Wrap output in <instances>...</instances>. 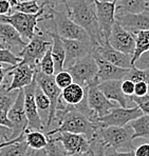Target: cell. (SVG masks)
Wrapping results in <instances>:
<instances>
[{
  "mask_svg": "<svg viewBox=\"0 0 149 156\" xmlns=\"http://www.w3.org/2000/svg\"><path fill=\"white\" fill-rule=\"evenodd\" d=\"M98 128L100 127L88 116L76 110L73 105H67L64 110L56 111L51 128L45 135L51 136L59 132L82 133L88 137L91 143L97 135Z\"/></svg>",
  "mask_w": 149,
  "mask_h": 156,
  "instance_id": "cell-1",
  "label": "cell"
},
{
  "mask_svg": "<svg viewBox=\"0 0 149 156\" xmlns=\"http://www.w3.org/2000/svg\"><path fill=\"white\" fill-rule=\"evenodd\" d=\"M66 11L73 21L86 30L92 45H100L104 42L93 0H68Z\"/></svg>",
  "mask_w": 149,
  "mask_h": 156,
  "instance_id": "cell-2",
  "label": "cell"
},
{
  "mask_svg": "<svg viewBox=\"0 0 149 156\" xmlns=\"http://www.w3.org/2000/svg\"><path fill=\"white\" fill-rule=\"evenodd\" d=\"M132 134L133 130L129 125L125 127H100L95 139H98L105 147H113L120 151L129 152L134 151V147L132 144Z\"/></svg>",
  "mask_w": 149,
  "mask_h": 156,
  "instance_id": "cell-3",
  "label": "cell"
},
{
  "mask_svg": "<svg viewBox=\"0 0 149 156\" xmlns=\"http://www.w3.org/2000/svg\"><path fill=\"white\" fill-rule=\"evenodd\" d=\"M52 39L45 30L39 29L36 32L35 36L27 41V45L18 53L21 57V62L27 63L34 69H37L40 59L45 53L51 48Z\"/></svg>",
  "mask_w": 149,
  "mask_h": 156,
  "instance_id": "cell-4",
  "label": "cell"
},
{
  "mask_svg": "<svg viewBox=\"0 0 149 156\" xmlns=\"http://www.w3.org/2000/svg\"><path fill=\"white\" fill-rule=\"evenodd\" d=\"M65 70L69 71L70 74L72 75L73 82H76L82 87H88L100 83L97 77L98 66L92 54L82 57Z\"/></svg>",
  "mask_w": 149,
  "mask_h": 156,
  "instance_id": "cell-5",
  "label": "cell"
},
{
  "mask_svg": "<svg viewBox=\"0 0 149 156\" xmlns=\"http://www.w3.org/2000/svg\"><path fill=\"white\" fill-rule=\"evenodd\" d=\"M53 20L55 24V32L61 38L67 39H76V40L90 42V36L87 31L81 26L74 22L69 17L67 11H58L53 9ZM92 44V43H91Z\"/></svg>",
  "mask_w": 149,
  "mask_h": 156,
  "instance_id": "cell-6",
  "label": "cell"
},
{
  "mask_svg": "<svg viewBox=\"0 0 149 156\" xmlns=\"http://www.w3.org/2000/svg\"><path fill=\"white\" fill-rule=\"evenodd\" d=\"M143 111L137 105L131 108L115 107L108 114L100 117H96L94 122L100 127H125L130 121L143 115Z\"/></svg>",
  "mask_w": 149,
  "mask_h": 156,
  "instance_id": "cell-7",
  "label": "cell"
},
{
  "mask_svg": "<svg viewBox=\"0 0 149 156\" xmlns=\"http://www.w3.org/2000/svg\"><path fill=\"white\" fill-rule=\"evenodd\" d=\"M35 81L41 88V90L45 92V95L49 97L50 101H51V111H50V116L49 119H48L47 127H45V133H47L51 128L55 114H56L57 105H58L59 98H60L61 95V89L55 82L54 75L45 74L38 69H36L35 71Z\"/></svg>",
  "mask_w": 149,
  "mask_h": 156,
  "instance_id": "cell-8",
  "label": "cell"
},
{
  "mask_svg": "<svg viewBox=\"0 0 149 156\" xmlns=\"http://www.w3.org/2000/svg\"><path fill=\"white\" fill-rule=\"evenodd\" d=\"M54 140L60 143L69 156L77 155L91 150V144L88 137L82 133L59 132L51 135Z\"/></svg>",
  "mask_w": 149,
  "mask_h": 156,
  "instance_id": "cell-9",
  "label": "cell"
},
{
  "mask_svg": "<svg viewBox=\"0 0 149 156\" xmlns=\"http://www.w3.org/2000/svg\"><path fill=\"white\" fill-rule=\"evenodd\" d=\"M9 120L12 125V139L20 136L27 128V118L24 111V92L20 89L15 101L8 111Z\"/></svg>",
  "mask_w": 149,
  "mask_h": 156,
  "instance_id": "cell-10",
  "label": "cell"
},
{
  "mask_svg": "<svg viewBox=\"0 0 149 156\" xmlns=\"http://www.w3.org/2000/svg\"><path fill=\"white\" fill-rule=\"evenodd\" d=\"M35 88L36 81L35 78L29 86L24 87V111L27 118V130H37L45 132V128L41 120L39 113H38L37 105L35 101Z\"/></svg>",
  "mask_w": 149,
  "mask_h": 156,
  "instance_id": "cell-11",
  "label": "cell"
},
{
  "mask_svg": "<svg viewBox=\"0 0 149 156\" xmlns=\"http://www.w3.org/2000/svg\"><path fill=\"white\" fill-rule=\"evenodd\" d=\"M95 4L98 27L105 41L108 40L113 24L115 23L116 2H104L93 0Z\"/></svg>",
  "mask_w": 149,
  "mask_h": 156,
  "instance_id": "cell-12",
  "label": "cell"
},
{
  "mask_svg": "<svg viewBox=\"0 0 149 156\" xmlns=\"http://www.w3.org/2000/svg\"><path fill=\"white\" fill-rule=\"evenodd\" d=\"M115 21L131 33L149 30V9L136 14L127 13L123 10L116 9Z\"/></svg>",
  "mask_w": 149,
  "mask_h": 156,
  "instance_id": "cell-13",
  "label": "cell"
},
{
  "mask_svg": "<svg viewBox=\"0 0 149 156\" xmlns=\"http://www.w3.org/2000/svg\"><path fill=\"white\" fill-rule=\"evenodd\" d=\"M108 41L110 44L118 51L129 54L131 56L133 55L134 49H136L134 34L128 31V30L124 29L118 23H116V21L112 27Z\"/></svg>",
  "mask_w": 149,
  "mask_h": 156,
  "instance_id": "cell-14",
  "label": "cell"
},
{
  "mask_svg": "<svg viewBox=\"0 0 149 156\" xmlns=\"http://www.w3.org/2000/svg\"><path fill=\"white\" fill-rule=\"evenodd\" d=\"M91 53H95L100 57H102L103 59H105L106 61H108V62L112 63L114 66L126 69H130L132 66L131 55L115 50L110 44L108 40L104 41L100 45H92Z\"/></svg>",
  "mask_w": 149,
  "mask_h": 156,
  "instance_id": "cell-15",
  "label": "cell"
},
{
  "mask_svg": "<svg viewBox=\"0 0 149 156\" xmlns=\"http://www.w3.org/2000/svg\"><path fill=\"white\" fill-rule=\"evenodd\" d=\"M35 71L36 69L24 62L12 66V69L8 72V75L11 78L10 83L6 87L8 91L20 90L32 83L35 78Z\"/></svg>",
  "mask_w": 149,
  "mask_h": 156,
  "instance_id": "cell-16",
  "label": "cell"
},
{
  "mask_svg": "<svg viewBox=\"0 0 149 156\" xmlns=\"http://www.w3.org/2000/svg\"><path fill=\"white\" fill-rule=\"evenodd\" d=\"M87 101L88 105L96 115V117L104 116L108 114L116 104L112 102L105 96V94L98 88V84L88 86L87 89Z\"/></svg>",
  "mask_w": 149,
  "mask_h": 156,
  "instance_id": "cell-17",
  "label": "cell"
},
{
  "mask_svg": "<svg viewBox=\"0 0 149 156\" xmlns=\"http://www.w3.org/2000/svg\"><path fill=\"white\" fill-rule=\"evenodd\" d=\"M63 42L66 50V59L64 69L69 68L82 57L91 54L92 44L90 42L67 38H63Z\"/></svg>",
  "mask_w": 149,
  "mask_h": 156,
  "instance_id": "cell-18",
  "label": "cell"
},
{
  "mask_svg": "<svg viewBox=\"0 0 149 156\" xmlns=\"http://www.w3.org/2000/svg\"><path fill=\"white\" fill-rule=\"evenodd\" d=\"M123 80H107L98 83L100 90L105 94L107 98L111 101H115L123 108H131L134 104L131 96L126 95L122 90Z\"/></svg>",
  "mask_w": 149,
  "mask_h": 156,
  "instance_id": "cell-19",
  "label": "cell"
},
{
  "mask_svg": "<svg viewBox=\"0 0 149 156\" xmlns=\"http://www.w3.org/2000/svg\"><path fill=\"white\" fill-rule=\"evenodd\" d=\"M0 42L3 48L18 55V53L27 45V41L21 37L19 32L12 24L0 22Z\"/></svg>",
  "mask_w": 149,
  "mask_h": 156,
  "instance_id": "cell-20",
  "label": "cell"
},
{
  "mask_svg": "<svg viewBox=\"0 0 149 156\" xmlns=\"http://www.w3.org/2000/svg\"><path fill=\"white\" fill-rule=\"evenodd\" d=\"M92 56L95 58L96 62L98 66V80L100 83L103 81H107V80H124L126 79L128 73H129L130 69L121 68V66H114L112 63L106 61L100 57L95 53H91Z\"/></svg>",
  "mask_w": 149,
  "mask_h": 156,
  "instance_id": "cell-21",
  "label": "cell"
},
{
  "mask_svg": "<svg viewBox=\"0 0 149 156\" xmlns=\"http://www.w3.org/2000/svg\"><path fill=\"white\" fill-rule=\"evenodd\" d=\"M50 37L52 39V45H51V52L52 57L54 60V66H55V74L64 70V65H65L66 59V50L65 45L63 42V38L56 33V32L45 30ZM54 74V75H55Z\"/></svg>",
  "mask_w": 149,
  "mask_h": 156,
  "instance_id": "cell-22",
  "label": "cell"
},
{
  "mask_svg": "<svg viewBox=\"0 0 149 156\" xmlns=\"http://www.w3.org/2000/svg\"><path fill=\"white\" fill-rule=\"evenodd\" d=\"M87 94V87H82L76 82H72L70 86L61 90L60 98L67 105H76L82 101Z\"/></svg>",
  "mask_w": 149,
  "mask_h": 156,
  "instance_id": "cell-23",
  "label": "cell"
},
{
  "mask_svg": "<svg viewBox=\"0 0 149 156\" xmlns=\"http://www.w3.org/2000/svg\"><path fill=\"white\" fill-rule=\"evenodd\" d=\"M24 133L12 139L9 144L0 148V156H27L30 148L24 139Z\"/></svg>",
  "mask_w": 149,
  "mask_h": 156,
  "instance_id": "cell-24",
  "label": "cell"
},
{
  "mask_svg": "<svg viewBox=\"0 0 149 156\" xmlns=\"http://www.w3.org/2000/svg\"><path fill=\"white\" fill-rule=\"evenodd\" d=\"M35 101L36 105H37L38 113H39V116L45 128L50 116V111H51V101H50L49 97L45 95V93L41 90V88L37 83H36L35 88Z\"/></svg>",
  "mask_w": 149,
  "mask_h": 156,
  "instance_id": "cell-25",
  "label": "cell"
},
{
  "mask_svg": "<svg viewBox=\"0 0 149 156\" xmlns=\"http://www.w3.org/2000/svg\"><path fill=\"white\" fill-rule=\"evenodd\" d=\"M128 125L133 130L132 140L137 138L149 139V115L143 114L142 116L130 121Z\"/></svg>",
  "mask_w": 149,
  "mask_h": 156,
  "instance_id": "cell-26",
  "label": "cell"
},
{
  "mask_svg": "<svg viewBox=\"0 0 149 156\" xmlns=\"http://www.w3.org/2000/svg\"><path fill=\"white\" fill-rule=\"evenodd\" d=\"M24 139L29 148L33 150H42V149H45L48 144V136L42 131L26 130Z\"/></svg>",
  "mask_w": 149,
  "mask_h": 156,
  "instance_id": "cell-27",
  "label": "cell"
},
{
  "mask_svg": "<svg viewBox=\"0 0 149 156\" xmlns=\"http://www.w3.org/2000/svg\"><path fill=\"white\" fill-rule=\"evenodd\" d=\"M134 38H136V49H134L133 55L131 57L132 66L137 60L140 56L143 53H145L149 50V30H144V31L136 32Z\"/></svg>",
  "mask_w": 149,
  "mask_h": 156,
  "instance_id": "cell-28",
  "label": "cell"
},
{
  "mask_svg": "<svg viewBox=\"0 0 149 156\" xmlns=\"http://www.w3.org/2000/svg\"><path fill=\"white\" fill-rule=\"evenodd\" d=\"M9 78H10V76L6 74L5 81L0 86V110H3V111L10 110V108L12 107L16 97H17L18 92H19V90L8 91L6 87L11 81V79L9 80Z\"/></svg>",
  "mask_w": 149,
  "mask_h": 156,
  "instance_id": "cell-29",
  "label": "cell"
},
{
  "mask_svg": "<svg viewBox=\"0 0 149 156\" xmlns=\"http://www.w3.org/2000/svg\"><path fill=\"white\" fill-rule=\"evenodd\" d=\"M116 9L132 14L141 13L148 10V0H118Z\"/></svg>",
  "mask_w": 149,
  "mask_h": 156,
  "instance_id": "cell-30",
  "label": "cell"
},
{
  "mask_svg": "<svg viewBox=\"0 0 149 156\" xmlns=\"http://www.w3.org/2000/svg\"><path fill=\"white\" fill-rule=\"evenodd\" d=\"M45 1L38 2V0H29V1H20L18 4L13 6L11 13L13 12H21L26 14H37L43 8Z\"/></svg>",
  "mask_w": 149,
  "mask_h": 156,
  "instance_id": "cell-31",
  "label": "cell"
},
{
  "mask_svg": "<svg viewBox=\"0 0 149 156\" xmlns=\"http://www.w3.org/2000/svg\"><path fill=\"white\" fill-rule=\"evenodd\" d=\"M37 69L41 71L42 73L48 75H54L55 74V66H54V60L52 57L51 48L45 53L42 58L40 59L39 63H38Z\"/></svg>",
  "mask_w": 149,
  "mask_h": 156,
  "instance_id": "cell-32",
  "label": "cell"
},
{
  "mask_svg": "<svg viewBox=\"0 0 149 156\" xmlns=\"http://www.w3.org/2000/svg\"><path fill=\"white\" fill-rule=\"evenodd\" d=\"M45 153L47 156H68L67 152L60 143L54 140L51 136H48V144L45 147Z\"/></svg>",
  "mask_w": 149,
  "mask_h": 156,
  "instance_id": "cell-33",
  "label": "cell"
},
{
  "mask_svg": "<svg viewBox=\"0 0 149 156\" xmlns=\"http://www.w3.org/2000/svg\"><path fill=\"white\" fill-rule=\"evenodd\" d=\"M126 79H130L133 82L144 81L149 84V70H142V69H137L136 66H132Z\"/></svg>",
  "mask_w": 149,
  "mask_h": 156,
  "instance_id": "cell-34",
  "label": "cell"
},
{
  "mask_svg": "<svg viewBox=\"0 0 149 156\" xmlns=\"http://www.w3.org/2000/svg\"><path fill=\"white\" fill-rule=\"evenodd\" d=\"M21 57L16 55L11 50L1 48L0 49V63H5L9 66H16L21 62Z\"/></svg>",
  "mask_w": 149,
  "mask_h": 156,
  "instance_id": "cell-35",
  "label": "cell"
},
{
  "mask_svg": "<svg viewBox=\"0 0 149 156\" xmlns=\"http://www.w3.org/2000/svg\"><path fill=\"white\" fill-rule=\"evenodd\" d=\"M54 78H55L56 84L61 89V90L67 88L68 86H70V84L73 82L72 75L70 74L69 71L65 70V69H64L63 71H60V72L56 73V74L54 75Z\"/></svg>",
  "mask_w": 149,
  "mask_h": 156,
  "instance_id": "cell-36",
  "label": "cell"
},
{
  "mask_svg": "<svg viewBox=\"0 0 149 156\" xmlns=\"http://www.w3.org/2000/svg\"><path fill=\"white\" fill-rule=\"evenodd\" d=\"M132 101L134 102V105H137L140 109L143 111L144 114H147L149 115V94L144 96H131Z\"/></svg>",
  "mask_w": 149,
  "mask_h": 156,
  "instance_id": "cell-37",
  "label": "cell"
},
{
  "mask_svg": "<svg viewBox=\"0 0 149 156\" xmlns=\"http://www.w3.org/2000/svg\"><path fill=\"white\" fill-rule=\"evenodd\" d=\"M103 156H134V151H129V152H125V151H120L118 149L113 148V147L106 146L103 149Z\"/></svg>",
  "mask_w": 149,
  "mask_h": 156,
  "instance_id": "cell-38",
  "label": "cell"
},
{
  "mask_svg": "<svg viewBox=\"0 0 149 156\" xmlns=\"http://www.w3.org/2000/svg\"><path fill=\"white\" fill-rule=\"evenodd\" d=\"M133 66H136L137 69H142V70H149V50L143 53L137 58Z\"/></svg>",
  "mask_w": 149,
  "mask_h": 156,
  "instance_id": "cell-39",
  "label": "cell"
},
{
  "mask_svg": "<svg viewBox=\"0 0 149 156\" xmlns=\"http://www.w3.org/2000/svg\"><path fill=\"white\" fill-rule=\"evenodd\" d=\"M149 92V84L147 82L144 81H139L136 82V86H134V94L136 96H144L147 95Z\"/></svg>",
  "mask_w": 149,
  "mask_h": 156,
  "instance_id": "cell-40",
  "label": "cell"
},
{
  "mask_svg": "<svg viewBox=\"0 0 149 156\" xmlns=\"http://www.w3.org/2000/svg\"><path fill=\"white\" fill-rule=\"evenodd\" d=\"M134 86L136 82L130 79H124L122 81V90L128 96H132L134 94Z\"/></svg>",
  "mask_w": 149,
  "mask_h": 156,
  "instance_id": "cell-41",
  "label": "cell"
},
{
  "mask_svg": "<svg viewBox=\"0 0 149 156\" xmlns=\"http://www.w3.org/2000/svg\"><path fill=\"white\" fill-rule=\"evenodd\" d=\"M12 133L13 131L11 128L3 125H0V143L11 140L12 139Z\"/></svg>",
  "mask_w": 149,
  "mask_h": 156,
  "instance_id": "cell-42",
  "label": "cell"
},
{
  "mask_svg": "<svg viewBox=\"0 0 149 156\" xmlns=\"http://www.w3.org/2000/svg\"><path fill=\"white\" fill-rule=\"evenodd\" d=\"M134 156H149V144H142L134 150Z\"/></svg>",
  "mask_w": 149,
  "mask_h": 156,
  "instance_id": "cell-43",
  "label": "cell"
},
{
  "mask_svg": "<svg viewBox=\"0 0 149 156\" xmlns=\"http://www.w3.org/2000/svg\"><path fill=\"white\" fill-rule=\"evenodd\" d=\"M12 10V5L8 0H0V15L10 14Z\"/></svg>",
  "mask_w": 149,
  "mask_h": 156,
  "instance_id": "cell-44",
  "label": "cell"
},
{
  "mask_svg": "<svg viewBox=\"0 0 149 156\" xmlns=\"http://www.w3.org/2000/svg\"><path fill=\"white\" fill-rule=\"evenodd\" d=\"M0 125L6 126V127L12 129V125H11V121L9 120V117H8V111L0 110Z\"/></svg>",
  "mask_w": 149,
  "mask_h": 156,
  "instance_id": "cell-45",
  "label": "cell"
},
{
  "mask_svg": "<svg viewBox=\"0 0 149 156\" xmlns=\"http://www.w3.org/2000/svg\"><path fill=\"white\" fill-rule=\"evenodd\" d=\"M50 6L56 9L57 6H65V9L67 8V2L68 0H45Z\"/></svg>",
  "mask_w": 149,
  "mask_h": 156,
  "instance_id": "cell-46",
  "label": "cell"
},
{
  "mask_svg": "<svg viewBox=\"0 0 149 156\" xmlns=\"http://www.w3.org/2000/svg\"><path fill=\"white\" fill-rule=\"evenodd\" d=\"M11 69H12V66H8V68H4V66H2V63H0V86L5 81L6 74H8V72Z\"/></svg>",
  "mask_w": 149,
  "mask_h": 156,
  "instance_id": "cell-47",
  "label": "cell"
},
{
  "mask_svg": "<svg viewBox=\"0 0 149 156\" xmlns=\"http://www.w3.org/2000/svg\"><path fill=\"white\" fill-rule=\"evenodd\" d=\"M27 156H47V153H45V149H42V150H33V149H30Z\"/></svg>",
  "mask_w": 149,
  "mask_h": 156,
  "instance_id": "cell-48",
  "label": "cell"
},
{
  "mask_svg": "<svg viewBox=\"0 0 149 156\" xmlns=\"http://www.w3.org/2000/svg\"><path fill=\"white\" fill-rule=\"evenodd\" d=\"M69 156V155H68ZM71 156H96L95 152L91 149V150L87 151V152L85 153H82V154H77V155H71Z\"/></svg>",
  "mask_w": 149,
  "mask_h": 156,
  "instance_id": "cell-49",
  "label": "cell"
},
{
  "mask_svg": "<svg viewBox=\"0 0 149 156\" xmlns=\"http://www.w3.org/2000/svg\"><path fill=\"white\" fill-rule=\"evenodd\" d=\"M8 1L10 2V3H11V5H12V8H13V6H15L16 4H18V3H19V2L21 1V0H8Z\"/></svg>",
  "mask_w": 149,
  "mask_h": 156,
  "instance_id": "cell-50",
  "label": "cell"
},
{
  "mask_svg": "<svg viewBox=\"0 0 149 156\" xmlns=\"http://www.w3.org/2000/svg\"><path fill=\"white\" fill-rule=\"evenodd\" d=\"M98 1H104V2H116L118 0H98Z\"/></svg>",
  "mask_w": 149,
  "mask_h": 156,
  "instance_id": "cell-51",
  "label": "cell"
},
{
  "mask_svg": "<svg viewBox=\"0 0 149 156\" xmlns=\"http://www.w3.org/2000/svg\"><path fill=\"white\" fill-rule=\"evenodd\" d=\"M102 153H103V150L98 151V152L96 153V156H103V154H102Z\"/></svg>",
  "mask_w": 149,
  "mask_h": 156,
  "instance_id": "cell-52",
  "label": "cell"
},
{
  "mask_svg": "<svg viewBox=\"0 0 149 156\" xmlns=\"http://www.w3.org/2000/svg\"><path fill=\"white\" fill-rule=\"evenodd\" d=\"M21 1H29V0H21ZM38 1H45V0H38Z\"/></svg>",
  "mask_w": 149,
  "mask_h": 156,
  "instance_id": "cell-53",
  "label": "cell"
},
{
  "mask_svg": "<svg viewBox=\"0 0 149 156\" xmlns=\"http://www.w3.org/2000/svg\"><path fill=\"white\" fill-rule=\"evenodd\" d=\"M1 48H3V45H2V43L0 42V49H1Z\"/></svg>",
  "mask_w": 149,
  "mask_h": 156,
  "instance_id": "cell-54",
  "label": "cell"
},
{
  "mask_svg": "<svg viewBox=\"0 0 149 156\" xmlns=\"http://www.w3.org/2000/svg\"><path fill=\"white\" fill-rule=\"evenodd\" d=\"M148 9H149V0H148Z\"/></svg>",
  "mask_w": 149,
  "mask_h": 156,
  "instance_id": "cell-55",
  "label": "cell"
},
{
  "mask_svg": "<svg viewBox=\"0 0 149 156\" xmlns=\"http://www.w3.org/2000/svg\"><path fill=\"white\" fill-rule=\"evenodd\" d=\"M148 94H149V92H148Z\"/></svg>",
  "mask_w": 149,
  "mask_h": 156,
  "instance_id": "cell-56",
  "label": "cell"
}]
</instances>
